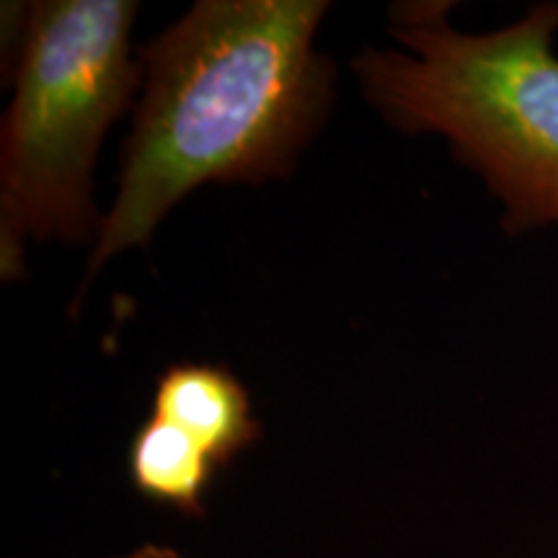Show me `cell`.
<instances>
[{"label":"cell","mask_w":558,"mask_h":558,"mask_svg":"<svg viewBox=\"0 0 558 558\" xmlns=\"http://www.w3.org/2000/svg\"><path fill=\"white\" fill-rule=\"evenodd\" d=\"M324 0H199L145 47L143 96L120 190L90 248L86 282L145 246L205 184L284 179L331 107V62L316 50Z\"/></svg>","instance_id":"obj_1"},{"label":"cell","mask_w":558,"mask_h":558,"mask_svg":"<svg viewBox=\"0 0 558 558\" xmlns=\"http://www.w3.org/2000/svg\"><path fill=\"white\" fill-rule=\"evenodd\" d=\"M150 414L197 439L220 469L262 437L246 386L228 367L209 362H179L163 369Z\"/></svg>","instance_id":"obj_4"},{"label":"cell","mask_w":558,"mask_h":558,"mask_svg":"<svg viewBox=\"0 0 558 558\" xmlns=\"http://www.w3.org/2000/svg\"><path fill=\"white\" fill-rule=\"evenodd\" d=\"M220 465L197 439L177 424L148 416L132 435L128 473L143 499L177 509L186 518L205 514V499Z\"/></svg>","instance_id":"obj_5"},{"label":"cell","mask_w":558,"mask_h":558,"mask_svg":"<svg viewBox=\"0 0 558 558\" xmlns=\"http://www.w3.org/2000/svg\"><path fill=\"white\" fill-rule=\"evenodd\" d=\"M132 0L26 5L13 99L0 137V259L19 275L26 239L96 241L94 169L145 68L132 54Z\"/></svg>","instance_id":"obj_3"},{"label":"cell","mask_w":558,"mask_h":558,"mask_svg":"<svg viewBox=\"0 0 558 558\" xmlns=\"http://www.w3.org/2000/svg\"><path fill=\"white\" fill-rule=\"evenodd\" d=\"M111 558H184V556H181L179 548L163 546V543H143V546H135Z\"/></svg>","instance_id":"obj_6"},{"label":"cell","mask_w":558,"mask_h":558,"mask_svg":"<svg viewBox=\"0 0 558 558\" xmlns=\"http://www.w3.org/2000/svg\"><path fill=\"white\" fill-rule=\"evenodd\" d=\"M452 3L390 11L403 50L352 60L365 99L409 135H437L501 205L509 235L558 228V3L460 32Z\"/></svg>","instance_id":"obj_2"}]
</instances>
